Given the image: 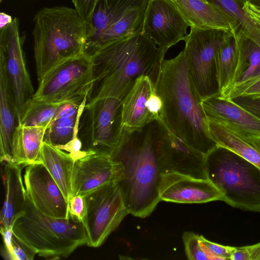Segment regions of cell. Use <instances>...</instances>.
Masks as SVG:
<instances>
[{
    "instance_id": "52a82bcc",
    "label": "cell",
    "mask_w": 260,
    "mask_h": 260,
    "mask_svg": "<svg viewBox=\"0 0 260 260\" xmlns=\"http://www.w3.org/2000/svg\"><path fill=\"white\" fill-rule=\"evenodd\" d=\"M231 34L221 29L190 27V33L183 40L188 71L201 100L220 93L215 56Z\"/></svg>"
},
{
    "instance_id": "4dcf8cb0",
    "label": "cell",
    "mask_w": 260,
    "mask_h": 260,
    "mask_svg": "<svg viewBox=\"0 0 260 260\" xmlns=\"http://www.w3.org/2000/svg\"><path fill=\"white\" fill-rule=\"evenodd\" d=\"M60 104L32 98L27 103L19 124L47 128Z\"/></svg>"
},
{
    "instance_id": "9c48e42d",
    "label": "cell",
    "mask_w": 260,
    "mask_h": 260,
    "mask_svg": "<svg viewBox=\"0 0 260 260\" xmlns=\"http://www.w3.org/2000/svg\"><path fill=\"white\" fill-rule=\"evenodd\" d=\"M86 211L83 223L87 245L99 247L129 214L117 181L108 183L84 196Z\"/></svg>"
},
{
    "instance_id": "60d3db41",
    "label": "cell",
    "mask_w": 260,
    "mask_h": 260,
    "mask_svg": "<svg viewBox=\"0 0 260 260\" xmlns=\"http://www.w3.org/2000/svg\"><path fill=\"white\" fill-rule=\"evenodd\" d=\"M245 15L260 27V7L246 1L242 8Z\"/></svg>"
},
{
    "instance_id": "cb8c5ba5",
    "label": "cell",
    "mask_w": 260,
    "mask_h": 260,
    "mask_svg": "<svg viewBox=\"0 0 260 260\" xmlns=\"http://www.w3.org/2000/svg\"><path fill=\"white\" fill-rule=\"evenodd\" d=\"M46 128L19 124L12 138L11 163L24 167L42 163L41 155Z\"/></svg>"
},
{
    "instance_id": "3957f363",
    "label": "cell",
    "mask_w": 260,
    "mask_h": 260,
    "mask_svg": "<svg viewBox=\"0 0 260 260\" xmlns=\"http://www.w3.org/2000/svg\"><path fill=\"white\" fill-rule=\"evenodd\" d=\"M155 88L163 103L161 119L171 133L205 155L216 146L183 50L175 57L164 60Z\"/></svg>"
},
{
    "instance_id": "277c9868",
    "label": "cell",
    "mask_w": 260,
    "mask_h": 260,
    "mask_svg": "<svg viewBox=\"0 0 260 260\" xmlns=\"http://www.w3.org/2000/svg\"><path fill=\"white\" fill-rule=\"evenodd\" d=\"M34 58L38 81L63 62L85 53L86 22L75 9L44 7L34 18Z\"/></svg>"
},
{
    "instance_id": "ffe728a7",
    "label": "cell",
    "mask_w": 260,
    "mask_h": 260,
    "mask_svg": "<svg viewBox=\"0 0 260 260\" xmlns=\"http://www.w3.org/2000/svg\"><path fill=\"white\" fill-rule=\"evenodd\" d=\"M208 122L210 134L217 145L232 151L260 168V137L210 119H208Z\"/></svg>"
},
{
    "instance_id": "74e56055",
    "label": "cell",
    "mask_w": 260,
    "mask_h": 260,
    "mask_svg": "<svg viewBox=\"0 0 260 260\" xmlns=\"http://www.w3.org/2000/svg\"><path fill=\"white\" fill-rule=\"evenodd\" d=\"M230 100L260 119V97L238 96Z\"/></svg>"
},
{
    "instance_id": "d6986e66",
    "label": "cell",
    "mask_w": 260,
    "mask_h": 260,
    "mask_svg": "<svg viewBox=\"0 0 260 260\" xmlns=\"http://www.w3.org/2000/svg\"><path fill=\"white\" fill-rule=\"evenodd\" d=\"M2 177L5 189V199L0 214L1 229L13 228L15 220L24 212L26 192L21 172V165L1 163Z\"/></svg>"
},
{
    "instance_id": "2e32d148",
    "label": "cell",
    "mask_w": 260,
    "mask_h": 260,
    "mask_svg": "<svg viewBox=\"0 0 260 260\" xmlns=\"http://www.w3.org/2000/svg\"><path fill=\"white\" fill-rule=\"evenodd\" d=\"M160 201L181 204H201L222 201L220 191L208 179H197L176 173L162 174Z\"/></svg>"
},
{
    "instance_id": "5bb4252c",
    "label": "cell",
    "mask_w": 260,
    "mask_h": 260,
    "mask_svg": "<svg viewBox=\"0 0 260 260\" xmlns=\"http://www.w3.org/2000/svg\"><path fill=\"white\" fill-rule=\"evenodd\" d=\"M159 156L162 174L176 173L197 179H207L205 154L188 145L166 126L159 146Z\"/></svg>"
},
{
    "instance_id": "d590c367",
    "label": "cell",
    "mask_w": 260,
    "mask_h": 260,
    "mask_svg": "<svg viewBox=\"0 0 260 260\" xmlns=\"http://www.w3.org/2000/svg\"><path fill=\"white\" fill-rule=\"evenodd\" d=\"M231 260H260V242L241 247H234Z\"/></svg>"
},
{
    "instance_id": "b9f144b4",
    "label": "cell",
    "mask_w": 260,
    "mask_h": 260,
    "mask_svg": "<svg viewBox=\"0 0 260 260\" xmlns=\"http://www.w3.org/2000/svg\"><path fill=\"white\" fill-rule=\"evenodd\" d=\"M13 19L12 16L5 13V12L0 13V29L11 23Z\"/></svg>"
},
{
    "instance_id": "ee69618b",
    "label": "cell",
    "mask_w": 260,
    "mask_h": 260,
    "mask_svg": "<svg viewBox=\"0 0 260 260\" xmlns=\"http://www.w3.org/2000/svg\"><path fill=\"white\" fill-rule=\"evenodd\" d=\"M201 1H203V2H207L206 0H201Z\"/></svg>"
},
{
    "instance_id": "836d02e7",
    "label": "cell",
    "mask_w": 260,
    "mask_h": 260,
    "mask_svg": "<svg viewBox=\"0 0 260 260\" xmlns=\"http://www.w3.org/2000/svg\"><path fill=\"white\" fill-rule=\"evenodd\" d=\"M200 242L203 249L209 257L210 260H231L234 247L211 242L202 235H200Z\"/></svg>"
},
{
    "instance_id": "1f68e13d",
    "label": "cell",
    "mask_w": 260,
    "mask_h": 260,
    "mask_svg": "<svg viewBox=\"0 0 260 260\" xmlns=\"http://www.w3.org/2000/svg\"><path fill=\"white\" fill-rule=\"evenodd\" d=\"M2 235L4 256L12 260H32L36 251L19 239L13 232V228L1 229Z\"/></svg>"
},
{
    "instance_id": "9a60e30c",
    "label": "cell",
    "mask_w": 260,
    "mask_h": 260,
    "mask_svg": "<svg viewBox=\"0 0 260 260\" xmlns=\"http://www.w3.org/2000/svg\"><path fill=\"white\" fill-rule=\"evenodd\" d=\"M120 176V166L111 156L88 151L74 163L73 196H84L108 183L117 181Z\"/></svg>"
},
{
    "instance_id": "5b68a950",
    "label": "cell",
    "mask_w": 260,
    "mask_h": 260,
    "mask_svg": "<svg viewBox=\"0 0 260 260\" xmlns=\"http://www.w3.org/2000/svg\"><path fill=\"white\" fill-rule=\"evenodd\" d=\"M13 232L40 256L49 259L67 257L87 243L82 221L70 215L68 218L46 215L27 194L24 212L15 220Z\"/></svg>"
},
{
    "instance_id": "44dd1931",
    "label": "cell",
    "mask_w": 260,
    "mask_h": 260,
    "mask_svg": "<svg viewBox=\"0 0 260 260\" xmlns=\"http://www.w3.org/2000/svg\"><path fill=\"white\" fill-rule=\"evenodd\" d=\"M86 102L85 99L80 104H61L46 129L44 141L59 148L78 136L79 123Z\"/></svg>"
},
{
    "instance_id": "e0dca14e",
    "label": "cell",
    "mask_w": 260,
    "mask_h": 260,
    "mask_svg": "<svg viewBox=\"0 0 260 260\" xmlns=\"http://www.w3.org/2000/svg\"><path fill=\"white\" fill-rule=\"evenodd\" d=\"M208 119L260 137V119L220 93L201 101Z\"/></svg>"
},
{
    "instance_id": "8992f818",
    "label": "cell",
    "mask_w": 260,
    "mask_h": 260,
    "mask_svg": "<svg viewBox=\"0 0 260 260\" xmlns=\"http://www.w3.org/2000/svg\"><path fill=\"white\" fill-rule=\"evenodd\" d=\"M207 179L222 201L244 211L260 212V168L232 151L216 145L205 155Z\"/></svg>"
},
{
    "instance_id": "484cf974",
    "label": "cell",
    "mask_w": 260,
    "mask_h": 260,
    "mask_svg": "<svg viewBox=\"0 0 260 260\" xmlns=\"http://www.w3.org/2000/svg\"><path fill=\"white\" fill-rule=\"evenodd\" d=\"M41 161L69 203L73 197L72 177L75 160L68 152L44 141Z\"/></svg>"
},
{
    "instance_id": "30bf717a",
    "label": "cell",
    "mask_w": 260,
    "mask_h": 260,
    "mask_svg": "<svg viewBox=\"0 0 260 260\" xmlns=\"http://www.w3.org/2000/svg\"><path fill=\"white\" fill-rule=\"evenodd\" d=\"M85 114L86 148L111 156L121 141L122 102L114 98H105L86 104Z\"/></svg>"
},
{
    "instance_id": "d6a6232c",
    "label": "cell",
    "mask_w": 260,
    "mask_h": 260,
    "mask_svg": "<svg viewBox=\"0 0 260 260\" xmlns=\"http://www.w3.org/2000/svg\"><path fill=\"white\" fill-rule=\"evenodd\" d=\"M186 257L189 260H210L200 242V235L192 232H185L182 235Z\"/></svg>"
},
{
    "instance_id": "8d00e7d4",
    "label": "cell",
    "mask_w": 260,
    "mask_h": 260,
    "mask_svg": "<svg viewBox=\"0 0 260 260\" xmlns=\"http://www.w3.org/2000/svg\"><path fill=\"white\" fill-rule=\"evenodd\" d=\"M80 16L86 22L87 26L90 23L98 0H72Z\"/></svg>"
},
{
    "instance_id": "f6af8a7d",
    "label": "cell",
    "mask_w": 260,
    "mask_h": 260,
    "mask_svg": "<svg viewBox=\"0 0 260 260\" xmlns=\"http://www.w3.org/2000/svg\"><path fill=\"white\" fill-rule=\"evenodd\" d=\"M171 1H173L174 2H175V0H171Z\"/></svg>"
},
{
    "instance_id": "e575fe53",
    "label": "cell",
    "mask_w": 260,
    "mask_h": 260,
    "mask_svg": "<svg viewBox=\"0 0 260 260\" xmlns=\"http://www.w3.org/2000/svg\"><path fill=\"white\" fill-rule=\"evenodd\" d=\"M221 95L228 99L238 96L260 97V77L250 82L235 86Z\"/></svg>"
},
{
    "instance_id": "7402d4cb",
    "label": "cell",
    "mask_w": 260,
    "mask_h": 260,
    "mask_svg": "<svg viewBox=\"0 0 260 260\" xmlns=\"http://www.w3.org/2000/svg\"><path fill=\"white\" fill-rule=\"evenodd\" d=\"M155 84L149 77L142 75L122 102V125L124 128L138 129L155 120L146 107L147 100L155 90Z\"/></svg>"
},
{
    "instance_id": "ac0fdd59",
    "label": "cell",
    "mask_w": 260,
    "mask_h": 260,
    "mask_svg": "<svg viewBox=\"0 0 260 260\" xmlns=\"http://www.w3.org/2000/svg\"><path fill=\"white\" fill-rule=\"evenodd\" d=\"M149 0H98L90 23L87 26L85 53L91 56L104 31L127 12L148 5Z\"/></svg>"
},
{
    "instance_id": "4fadbf2b",
    "label": "cell",
    "mask_w": 260,
    "mask_h": 260,
    "mask_svg": "<svg viewBox=\"0 0 260 260\" xmlns=\"http://www.w3.org/2000/svg\"><path fill=\"white\" fill-rule=\"evenodd\" d=\"M23 179L26 194L39 210L55 217H69V203L42 163L27 166Z\"/></svg>"
},
{
    "instance_id": "7c38bea8",
    "label": "cell",
    "mask_w": 260,
    "mask_h": 260,
    "mask_svg": "<svg viewBox=\"0 0 260 260\" xmlns=\"http://www.w3.org/2000/svg\"><path fill=\"white\" fill-rule=\"evenodd\" d=\"M189 26L175 3L171 0H149L142 32L160 48L169 49L183 40Z\"/></svg>"
},
{
    "instance_id": "f546056e",
    "label": "cell",
    "mask_w": 260,
    "mask_h": 260,
    "mask_svg": "<svg viewBox=\"0 0 260 260\" xmlns=\"http://www.w3.org/2000/svg\"><path fill=\"white\" fill-rule=\"evenodd\" d=\"M147 5L127 12L117 22L107 28L102 35L92 55L109 42L142 31Z\"/></svg>"
},
{
    "instance_id": "bcb514c9",
    "label": "cell",
    "mask_w": 260,
    "mask_h": 260,
    "mask_svg": "<svg viewBox=\"0 0 260 260\" xmlns=\"http://www.w3.org/2000/svg\"><path fill=\"white\" fill-rule=\"evenodd\" d=\"M3 1V0H0V2H2Z\"/></svg>"
},
{
    "instance_id": "ba28073f",
    "label": "cell",
    "mask_w": 260,
    "mask_h": 260,
    "mask_svg": "<svg viewBox=\"0 0 260 260\" xmlns=\"http://www.w3.org/2000/svg\"><path fill=\"white\" fill-rule=\"evenodd\" d=\"M93 82L91 58L84 53L54 68L39 82L32 98L49 103L81 104Z\"/></svg>"
},
{
    "instance_id": "8fae6325",
    "label": "cell",
    "mask_w": 260,
    "mask_h": 260,
    "mask_svg": "<svg viewBox=\"0 0 260 260\" xmlns=\"http://www.w3.org/2000/svg\"><path fill=\"white\" fill-rule=\"evenodd\" d=\"M23 42L18 18L0 29V57L5 62L18 124L27 103L35 93L26 65Z\"/></svg>"
},
{
    "instance_id": "7a4b0ae2",
    "label": "cell",
    "mask_w": 260,
    "mask_h": 260,
    "mask_svg": "<svg viewBox=\"0 0 260 260\" xmlns=\"http://www.w3.org/2000/svg\"><path fill=\"white\" fill-rule=\"evenodd\" d=\"M168 50L142 31L105 44L90 56L93 82L86 104L105 98L122 101L142 75L155 84Z\"/></svg>"
},
{
    "instance_id": "f1b7e54d",
    "label": "cell",
    "mask_w": 260,
    "mask_h": 260,
    "mask_svg": "<svg viewBox=\"0 0 260 260\" xmlns=\"http://www.w3.org/2000/svg\"><path fill=\"white\" fill-rule=\"evenodd\" d=\"M215 58L217 79L222 94L231 87L238 63V41L232 34L218 47Z\"/></svg>"
},
{
    "instance_id": "d4e9b609",
    "label": "cell",
    "mask_w": 260,
    "mask_h": 260,
    "mask_svg": "<svg viewBox=\"0 0 260 260\" xmlns=\"http://www.w3.org/2000/svg\"><path fill=\"white\" fill-rule=\"evenodd\" d=\"M174 3L190 27L218 29L232 32L226 16L208 3L201 0H175Z\"/></svg>"
},
{
    "instance_id": "7bdbcfd3",
    "label": "cell",
    "mask_w": 260,
    "mask_h": 260,
    "mask_svg": "<svg viewBox=\"0 0 260 260\" xmlns=\"http://www.w3.org/2000/svg\"><path fill=\"white\" fill-rule=\"evenodd\" d=\"M251 4L260 7V0H246Z\"/></svg>"
},
{
    "instance_id": "83f0119b",
    "label": "cell",
    "mask_w": 260,
    "mask_h": 260,
    "mask_svg": "<svg viewBox=\"0 0 260 260\" xmlns=\"http://www.w3.org/2000/svg\"><path fill=\"white\" fill-rule=\"evenodd\" d=\"M239 59L231 87L252 81L260 77V46L247 37L238 40Z\"/></svg>"
},
{
    "instance_id": "6da1fadb",
    "label": "cell",
    "mask_w": 260,
    "mask_h": 260,
    "mask_svg": "<svg viewBox=\"0 0 260 260\" xmlns=\"http://www.w3.org/2000/svg\"><path fill=\"white\" fill-rule=\"evenodd\" d=\"M165 124L156 119L138 129L123 127L120 143L111 156L121 168L117 181L129 214L149 216L160 201L159 150Z\"/></svg>"
},
{
    "instance_id": "ab89813d",
    "label": "cell",
    "mask_w": 260,
    "mask_h": 260,
    "mask_svg": "<svg viewBox=\"0 0 260 260\" xmlns=\"http://www.w3.org/2000/svg\"><path fill=\"white\" fill-rule=\"evenodd\" d=\"M146 107L148 111L154 119L160 118L162 112L163 103L155 89L148 98Z\"/></svg>"
},
{
    "instance_id": "f35d334b",
    "label": "cell",
    "mask_w": 260,
    "mask_h": 260,
    "mask_svg": "<svg viewBox=\"0 0 260 260\" xmlns=\"http://www.w3.org/2000/svg\"><path fill=\"white\" fill-rule=\"evenodd\" d=\"M70 215L83 222L86 211L85 197L82 195L74 196L69 201Z\"/></svg>"
},
{
    "instance_id": "4316f807",
    "label": "cell",
    "mask_w": 260,
    "mask_h": 260,
    "mask_svg": "<svg viewBox=\"0 0 260 260\" xmlns=\"http://www.w3.org/2000/svg\"><path fill=\"white\" fill-rule=\"evenodd\" d=\"M227 17L236 39L247 37L260 46V27L250 19L242 8L246 0H206Z\"/></svg>"
},
{
    "instance_id": "603a6c76",
    "label": "cell",
    "mask_w": 260,
    "mask_h": 260,
    "mask_svg": "<svg viewBox=\"0 0 260 260\" xmlns=\"http://www.w3.org/2000/svg\"><path fill=\"white\" fill-rule=\"evenodd\" d=\"M18 124L4 59L0 57V160L11 162L12 138Z\"/></svg>"
}]
</instances>
